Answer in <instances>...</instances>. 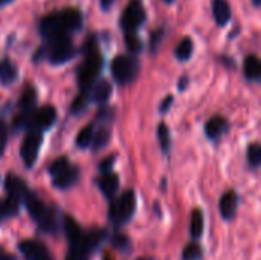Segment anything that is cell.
<instances>
[{"instance_id": "13", "label": "cell", "mask_w": 261, "mask_h": 260, "mask_svg": "<svg viewBox=\"0 0 261 260\" xmlns=\"http://www.w3.org/2000/svg\"><path fill=\"white\" fill-rule=\"evenodd\" d=\"M219 210L225 221H232L239 210V195L236 190H226L220 201H219Z\"/></svg>"}, {"instance_id": "30", "label": "cell", "mask_w": 261, "mask_h": 260, "mask_svg": "<svg viewBox=\"0 0 261 260\" xmlns=\"http://www.w3.org/2000/svg\"><path fill=\"white\" fill-rule=\"evenodd\" d=\"M125 37V46L128 49V52L132 55H136L142 51L144 44H142V40L139 38L138 34H133V35H124Z\"/></svg>"}, {"instance_id": "45", "label": "cell", "mask_w": 261, "mask_h": 260, "mask_svg": "<svg viewBox=\"0 0 261 260\" xmlns=\"http://www.w3.org/2000/svg\"><path fill=\"white\" fill-rule=\"evenodd\" d=\"M2 218H3V216H2V213H0V219H2Z\"/></svg>"}, {"instance_id": "5", "label": "cell", "mask_w": 261, "mask_h": 260, "mask_svg": "<svg viewBox=\"0 0 261 260\" xmlns=\"http://www.w3.org/2000/svg\"><path fill=\"white\" fill-rule=\"evenodd\" d=\"M136 211V193L133 190H127L118 198H113L109 208V219L115 227L125 225Z\"/></svg>"}, {"instance_id": "27", "label": "cell", "mask_w": 261, "mask_h": 260, "mask_svg": "<svg viewBox=\"0 0 261 260\" xmlns=\"http://www.w3.org/2000/svg\"><path fill=\"white\" fill-rule=\"evenodd\" d=\"M20 201L11 198V196H6L2 202H0V213L3 218H9V216H15L18 213V208H20Z\"/></svg>"}, {"instance_id": "19", "label": "cell", "mask_w": 261, "mask_h": 260, "mask_svg": "<svg viewBox=\"0 0 261 260\" xmlns=\"http://www.w3.org/2000/svg\"><path fill=\"white\" fill-rule=\"evenodd\" d=\"M112 95V84L107 80H98L93 87L89 90V98L98 104H104L109 101Z\"/></svg>"}, {"instance_id": "9", "label": "cell", "mask_w": 261, "mask_h": 260, "mask_svg": "<svg viewBox=\"0 0 261 260\" xmlns=\"http://www.w3.org/2000/svg\"><path fill=\"white\" fill-rule=\"evenodd\" d=\"M41 143H43V138H41V133L40 132H34L31 130L23 143H21V147H20V156H21V161L23 164L31 169L34 167V164L37 162V158H38V152H40V147H41Z\"/></svg>"}, {"instance_id": "44", "label": "cell", "mask_w": 261, "mask_h": 260, "mask_svg": "<svg viewBox=\"0 0 261 260\" xmlns=\"http://www.w3.org/2000/svg\"><path fill=\"white\" fill-rule=\"evenodd\" d=\"M139 260H154V259H151V257H142V259H139Z\"/></svg>"}, {"instance_id": "10", "label": "cell", "mask_w": 261, "mask_h": 260, "mask_svg": "<svg viewBox=\"0 0 261 260\" xmlns=\"http://www.w3.org/2000/svg\"><path fill=\"white\" fill-rule=\"evenodd\" d=\"M57 120V110L54 106H43L37 110L32 112L31 118H29V129L34 132H43L47 130L54 126Z\"/></svg>"}, {"instance_id": "43", "label": "cell", "mask_w": 261, "mask_h": 260, "mask_svg": "<svg viewBox=\"0 0 261 260\" xmlns=\"http://www.w3.org/2000/svg\"><path fill=\"white\" fill-rule=\"evenodd\" d=\"M164 3H167V5H171V3H174L176 0H162Z\"/></svg>"}, {"instance_id": "12", "label": "cell", "mask_w": 261, "mask_h": 260, "mask_svg": "<svg viewBox=\"0 0 261 260\" xmlns=\"http://www.w3.org/2000/svg\"><path fill=\"white\" fill-rule=\"evenodd\" d=\"M18 248L26 260H54L47 248L37 241H23L18 244Z\"/></svg>"}, {"instance_id": "22", "label": "cell", "mask_w": 261, "mask_h": 260, "mask_svg": "<svg viewBox=\"0 0 261 260\" xmlns=\"http://www.w3.org/2000/svg\"><path fill=\"white\" fill-rule=\"evenodd\" d=\"M17 75H18V70H17V66L5 58V60H0V83L2 84H11L17 80Z\"/></svg>"}, {"instance_id": "38", "label": "cell", "mask_w": 261, "mask_h": 260, "mask_svg": "<svg viewBox=\"0 0 261 260\" xmlns=\"http://www.w3.org/2000/svg\"><path fill=\"white\" fill-rule=\"evenodd\" d=\"M113 3H115V0H99V5H101L102 11H109Z\"/></svg>"}, {"instance_id": "2", "label": "cell", "mask_w": 261, "mask_h": 260, "mask_svg": "<svg viewBox=\"0 0 261 260\" xmlns=\"http://www.w3.org/2000/svg\"><path fill=\"white\" fill-rule=\"evenodd\" d=\"M83 12L78 8H64L46 14L38 25L40 34L44 40L70 37L72 32H78L83 28Z\"/></svg>"}, {"instance_id": "6", "label": "cell", "mask_w": 261, "mask_h": 260, "mask_svg": "<svg viewBox=\"0 0 261 260\" xmlns=\"http://www.w3.org/2000/svg\"><path fill=\"white\" fill-rule=\"evenodd\" d=\"M24 205H26V210L31 215V218L40 227V230H43L46 233H52V231L57 230L55 213L40 198H37L35 195H32L29 192V195L24 199Z\"/></svg>"}, {"instance_id": "40", "label": "cell", "mask_w": 261, "mask_h": 260, "mask_svg": "<svg viewBox=\"0 0 261 260\" xmlns=\"http://www.w3.org/2000/svg\"><path fill=\"white\" fill-rule=\"evenodd\" d=\"M0 260H15V257L11 256V254H6V253L0 251Z\"/></svg>"}, {"instance_id": "39", "label": "cell", "mask_w": 261, "mask_h": 260, "mask_svg": "<svg viewBox=\"0 0 261 260\" xmlns=\"http://www.w3.org/2000/svg\"><path fill=\"white\" fill-rule=\"evenodd\" d=\"M188 83H190V78H188L187 75H184V77L179 80V90H180V92L185 90V87L188 86Z\"/></svg>"}, {"instance_id": "17", "label": "cell", "mask_w": 261, "mask_h": 260, "mask_svg": "<svg viewBox=\"0 0 261 260\" xmlns=\"http://www.w3.org/2000/svg\"><path fill=\"white\" fill-rule=\"evenodd\" d=\"M243 74L248 81L261 83V58L254 54L246 55L243 61Z\"/></svg>"}, {"instance_id": "3", "label": "cell", "mask_w": 261, "mask_h": 260, "mask_svg": "<svg viewBox=\"0 0 261 260\" xmlns=\"http://www.w3.org/2000/svg\"><path fill=\"white\" fill-rule=\"evenodd\" d=\"M83 52H84V60L78 67L76 75H78V84H80L81 92L89 93V90L98 81V77L101 74L102 64H104L102 55L98 48L96 37L93 34H90L86 38V41L83 44Z\"/></svg>"}, {"instance_id": "18", "label": "cell", "mask_w": 261, "mask_h": 260, "mask_svg": "<svg viewBox=\"0 0 261 260\" xmlns=\"http://www.w3.org/2000/svg\"><path fill=\"white\" fill-rule=\"evenodd\" d=\"M98 187L99 190L102 192V195L107 198V199H113L118 188H119V178L116 173L110 172V173H102L98 179Z\"/></svg>"}, {"instance_id": "37", "label": "cell", "mask_w": 261, "mask_h": 260, "mask_svg": "<svg viewBox=\"0 0 261 260\" xmlns=\"http://www.w3.org/2000/svg\"><path fill=\"white\" fill-rule=\"evenodd\" d=\"M173 101H174V100H173V97H171V95H168V97H167V98H165V100L162 101V104H161L159 110H161L162 113H165V112H167V110H168V109L171 107Z\"/></svg>"}, {"instance_id": "41", "label": "cell", "mask_w": 261, "mask_h": 260, "mask_svg": "<svg viewBox=\"0 0 261 260\" xmlns=\"http://www.w3.org/2000/svg\"><path fill=\"white\" fill-rule=\"evenodd\" d=\"M255 8H261V0H251Z\"/></svg>"}, {"instance_id": "23", "label": "cell", "mask_w": 261, "mask_h": 260, "mask_svg": "<svg viewBox=\"0 0 261 260\" xmlns=\"http://www.w3.org/2000/svg\"><path fill=\"white\" fill-rule=\"evenodd\" d=\"M194 52V41L191 37H185L174 49V55L179 61H188Z\"/></svg>"}, {"instance_id": "29", "label": "cell", "mask_w": 261, "mask_h": 260, "mask_svg": "<svg viewBox=\"0 0 261 260\" xmlns=\"http://www.w3.org/2000/svg\"><path fill=\"white\" fill-rule=\"evenodd\" d=\"M202 257H203V251L197 242L188 244L182 251V260H202Z\"/></svg>"}, {"instance_id": "14", "label": "cell", "mask_w": 261, "mask_h": 260, "mask_svg": "<svg viewBox=\"0 0 261 260\" xmlns=\"http://www.w3.org/2000/svg\"><path fill=\"white\" fill-rule=\"evenodd\" d=\"M5 187H6L8 196L17 199V201H20V202H24L26 196L29 195V190H28L24 181H21L20 178H17V176H14V175H8V176H6Z\"/></svg>"}, {"instance_id": "16", "label": "cell", "mask_w": 261, "mask_h": 260, "mask_svg": "<svg viewBox=\"0 0 261 260\" xmlns=\"http://www.w3.org/2000/svg\"><path fill=\"white\" fill-rule=\"evenodd\" d=\"M211 9H213V15H214L217 26L223 28L229 23V20L232 17V9H231V5L228 0H213Z\"/></svg>"}, {"instance_id": "36", "label": "cell", "mask_w": 261, "mask_h": 260, "mask_svg": "<svg viewBox=\"0 0 261 260\" xmlns=\"http://www.w3.org/2000/svg\"><path fill=\"white\" fill-rule=\"evenodd\" d=\"M113 159H115V156H109V158H106V159L99 164V172H101V175H102V173H110V172H112Z\"/></svg>"}, {"instance_id": "33", "label": "cell", "mask_w": 261, "mask_h": 260, "mask_svg": "<svg viewBox=\"0 0 261 260\" xmlns=\"http://www.w3.org/2000/svg\"><path fill=\"white\" fill-rule=\"evenodd\" d=\"M67 166H69L67 158H66V156H61V158L55 159V161L50 164V167H49V173H50V175H52V178H54V176H57L60 172H63Z\"/></svg>"}, {"instance_id": "8", "label": "cell", "mask_w": 261, "mask_h": 260, "mask_svg": "<svg viewBox=\"0 0 261 260\" xmlns=\"http://www.w3.org/2000/svg\"><path fill=\"white\" fill-rule=\"evenodd\" d=\"M145 20L147 12L142 0H128L127 6L124 8L119 17V26L124 31V35H133L138 34L139 28H142Z\"/></svg>"}, {"instance_id": "21", "label": "cell", "mask_w": 261, "mask_h": 260, "mask_svg": "<svg viewBox=\"0 0 261 260\" xmlns=\"http://www.w3.org/2000/svg\"><path fill=\"white\" fill-rule=\"evenodd\" d=\"M35 103H37V92L32 86H28L23 89L20 100H18V107L21 113H31L35 110Z\"/></svg>"}, {"instance_id": "24", "label": "cell", "mask_w": 261, "mask_h": 260, "mask_svg": "<svg viewBox=\"0 0 261 260\" xmlns=\"http://www.w3.org/2000/svg\"><path fill=\"white\" fill-rule=\"evenodd\" d=\"M246 161L251 169H260L261 167V143H252L248 146L246 150Z\"/></svg>"}, {"instance_id": "28", "label": "cell", "mask_w": 261, "mask_h": 260, "mask_svg": "<svg viewBox=\"0 0 261 260\" xmlns=\"http://www.w3.org/2000/svg\"><path fill=\"white\" fill-rule=\"evenodd\" d=\"M110 141V129L109 127H99L95 132V138H93V149L95 150H101L102 147H106Z\"/></svg>"}, {"instance_id": "25", "label": "cell", "mask_w": 261, "mask_h": 260, "mask_svg": "<svg viewBox=\"0 0 261 260\" xmlns=\"http://www.w3.org/2000/svg\"><path fill=\"white\" fill-rule=\"evenodd\" d=\"M93 138H95V127H93V124H89L80 130V133L76 136V146L80 149H87L93 143Z\"/></svg>"}, {"instance_id": "11", "label": "cell", "mask_w": 261, "mask_h": 260, "mask_svg": "<svg viewBox=\"0 0 261 260\" xmlns=\"http://www.w3.org/2000/svg\"><path fill=\"white\" fill-rule=\"evenodd\" d=\"M229 129H231V124L228 118L222 115H214L205 124V135L211 141H219L229 132Z\"/></svg>"}, {"instance_id": "34", "label": "cell", "mask_w": 261, "mask_h": 260, "mask_svg": "<svg viewBox=\"0 0 261 260\" xmlns=\"http://www.w3.org/2000/svg\"><path fill=\"white\" fill-rule=\"evenodd\" d=\"M112 244H113L115 248H118V250H121V251H127L128 247H130V239L125 238V236H122V234H116V236L113 238Z\"/></svg>"}, {"instance_id": "7", "label": "cell", "mask_w": 261, "mask_h": 260, "mask_svg": "<svg viewBox=\"0 0 261 260\" xmlns=\"http://www.w3.org/2000/svg\"><path fill=\"white\" fill-rule=\"evenodd\" d=\"M139 69H141L139 60L132 54L118 55L112 60V64H110L112 75L119 86L132 84L138 78Z\"/></svg>"}, {"instance_id": "1", "label": "cell", "mask_w": 261, "mask_h": 260, "mask_svg": "<svg viewBox=\"0 0 261 260\" xmlns=\"http://www.w3.org/2000/svg\"><path fill=\"white\" fill-rule=\"evenodd\" d=\"M64 231L69 241V253L66 260H89L90 254L106 239V230L84 231L72 218H64Z\"/></svg>"}, {"instance_id": "35", "label": "cell", "mask_w": 261, "mask_h": 260, "mask_svg": "<svg viewBox=\"0 0 261 260\" xmlns=\"http://www.w3.org/2000/svg\"><path fill=\"white\" fill-rule=\"evenodd\" d=\"M6 143H8V127H6L5 121L0 120V156L3 155V152L6 149Z\"/></svg>"}, {"instance_id": "31", "label": "cell", "mask_w": 261, "mask_h": 260, "mask_svg": "<svg viewBox=\"0 0 261 260\" xmlns=\"http://www.w3.org/2000/svg\"><path fill=\"white\" fill-rule=\"evenodd\" d=\"M164 35H165L164 28H159V29H156V31L151 32V35H150V52L151 54H156L158 52L159 46L162 44Z\"/></svg>"}, {"instance_id": "20", "label": "cell", "mask_w": 261, "mask_h": 260, "mask_svg": "<svg viewBox=\"0 0 261 260\" xmlns=\"http://www.w3.org/2000/svg\"><path fill=\"white\" fill-rule=\"evenodd\" d=\"M205 230V218H203V211L200 208H194L191 216H190V234L191 239L196 242L202 238Z\"/></svg>"}, {"instance_id": "32", "label": "cell", "mask_w": 261, "mask_h": 260, "mask_svg": "<svg viewBox=\"0 0 261 260\" xmlns=\"http://www.w3.org/2000/svg\"><path fill=\"white\" fill-rule=\"evenodd\" d=\"M89 93H84V92H80V95L73 100L72 106H70V110L73 113H81L86 107H87V103H89Z\"/></svg>"}, {"instance_id": "42", "label": "cell", "mask_w": 261, "mask_h": 260, "mask_svg": "<svg viewBox=\"0 0 261 260\" xmlns=\"http://www.w3.org/2000/svg\"><path fill=\"white\" fill-rule=\"evenodd\" d=\"M11 2H14V0H0V8L5 6V5H9Z\"/></svg>"}, {"instance_id": "26", "label": "cell", "mask_w": 261, "mask_h": 260, "mask_svg": "<svg viewBox=\"0 0 261 260\" xmlns=\"http://www.w3.org/2000/svg\"><path fill=\"white\" fill-rule=\"evenodd\" d=\"M158 141H159V146H161V150L164 153H170V149H171V133H170V129L165 123H161L159 127H158Z\"/></svg>"}, {"instance_id": "4", "label": "cell", "mask_w": 261, "mask_h": 260, "mask_svg": "<svg viewBox=\"0 0 261 260\" xmlns=\"http://www.w3.org/2000/svg\"><path fill=\"white\" fill-rule=\"evenodd\" d=\"M76 55V48L70 37L44 40L34 54V61L47 60L50 64H64Z\"/></svg>"}, {"instance_id": "15", "label": "cell", "mask_w": 261, "mask_h": 260, "mask_svg": "<svg viewBox=\"0 0 261 260\" xmlns=\"http://www.w3.org/2000/svg\"><path fill=\"white\" fill-rule=\"evenodd\" d=\"M80 178V170L75 166H67L63 172H60L57 176H54V187L60 188V190H66L70 188Z\"/></svg>"}]
</instances>
